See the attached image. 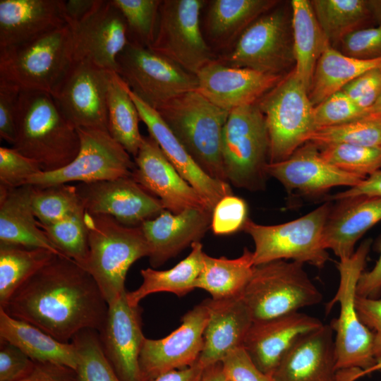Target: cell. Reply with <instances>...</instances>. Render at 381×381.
Returning <instances> with one entry per match:
<instances>
[{"mask_svg": "<svg viewBox=\"0 0 381 381\" xmlns=\"http://www.w3.org/2000/svg\"><path fill=\"white\" fill-rule=\"evenodd\" d=\"M1 308L70 343L82 330L102 329L108 303L85 269L64 255H54Z\"/></svg>", "mask_w": 381, "mask_h": 381, "instance_id": "1", "label": "cell"}, {"mask_svg": "<svg viewBox=\"0 0 381 381\" xmlns=\"http://www.w3.org/2000/svg\"><path fill=\"white\" fill-rule=\"evenodd\" d=\"M12 147L36 161L42 171L68 165L80 149L77 128L61 112L50 93L20 91Z\"/></svg>", "mask_w": 381, "mask_h": 381, "instance_id": "2", "label": "cell"}, {"mask_svg": "<svg viewBox=\"0 0 381 381\" xmlns=\"http://www.w3.org/2000/svg\"><path fill=\"white\" fill-rule=\"evenodd\" d=\"M88 231V253L83 265L93 277L107 303L126 291L131 266L148 257L149 247L140 226H127L104 214L85 212Z\"/></svg>", "mask_w": 381, "mask_h": 381, "instance_id": "3", "label": "cell"}, {"mask_svg": "<svg viewBox=\"0 0 381 381\" xmlns=\"http://www.w3.org/2000/svg\"><path fill=\"white\" fill-rule=\"evenodd\" d=\"M200 168L211 177L227 182L222 157V135L230 111L193 90L156 109Z\"/></svg>", "mask_w": 381, "mask_h": 381, "instance_id": "4", "label": "cell"}, {"mask_svg": "<svg viewBox=\"0 0 381 381\" xmlns=\"http://www.w3.org/2000/svg\"><path fill=\"white\" fill-rule=\"evenodd\" d=\"M222 157L229 184L250 191L265 190L270 141L257 104L231 110L222 135Z\"/></svg>", "mask_w": 381, "mask_h": 381, "instance_id": "5", "label": "cell"}, {"mask_svg": "<svg viewBox=\"0 0 381 381\" xmlns=\"http://www.w3.org/2000/svg\"><path fill=\"white\" fill-rule=\"evenodd\" d=\"M73 61L67 24L26 43L0 49V81L20 91L50 93Z\"/></svg>", "mask_w": 381, "mask_h": 381, "instance_id": "6", "label": "cell"}, {"mask_svg": "<svg viewBox=\"0 0 381 381\" xmlns=\"http://www.w3.org/2000/svg\"><path fill=\"white\" fill-rule=\"evenodd\" d=\"M372 240L363 241L353 254L341 259L337 264L339 284L332 299L326 305V312L339 303L338 318L332 320L334 332L336 370L370 368L376 361L373 353V334L361 322L356 308V288L364 272Z\"/></svg>", "mask_w": 381, "mask_h": 381, "instance_id": "7", "label": "cell"}, {"mask_svg": "<svg viewBox=\"0 0 381 381\" xmlns=\"http://www.w3.org/2000/svg\"><path fill=\"white\" fill-rule=\"evenodd\" d=\"M332 206L328 200L301 217L276 225L257 224L248 218L242 230L254 242V265L291 260L322 268L329 260L323 232Z\"/></svg>", "mask_w": 381, "mask_h": 381, "instance_id": "8", "label": "cell"}, {"mask_svg": "<svg viewBox=\"0 0 381 381\" xmlns=\"http://www.w3.org/2000/svg\"><path fill=\"white\" fill-rule=\"evenodd\" d=\"M242 298L253 321L274 318L317 305L322 294L303 264L279 260L255 265Z\"/></svg>", "mask_w": 381, "mask_h": 381, "instance_id": "9", "label": "cell"}, {"mask_svg": "<svg viewBox=\"0 0 381 381\" xmlns=\"http://www.w3.org/2000/svg\"><path fill=\"white\" fill-rule=\"evenodd\" d=\"M256 104L266 121L269 163L289 158L310 140L316 130L314 106L294 69Z\"/></svg>", "mask_w": 381, "mask_h": 381, "instance_id": "10", "label": "cell"}, {"mask_svg": "<svg viewBox=\"0 0 381 381\" xmlns=\"http://www.w3.org/2000/svg\"><path fill=\"white\" fill-rule=\"evenodd\" d=\"M116 73L135 95L155 109L175 97L198 89L195 75L132 41L119 54Z\"/></svg>", "mask_w": 381, "mask_h": 381, "instance_id": "11", "label": "cell"}, {"mask_svg": "<svg viewBox=\"0 0 381 381\" xmlns=\"http://www.w3.org/2000/svg\"><path fill=\"white\" fill-rule=\"evenodd\" d=\"M77 131L80 149L75 159L62 169L33 175L26 185L88 183L132 176L135 162L107 131L86 128H77Z\"/></svg>", "mask_w": 381, "mask_h": 381, "instance_id": "12", "label": "cell"}, {"mask_svg": "<svg viewBox=\"0 0 381 381\" xmlns=\"http://www.w3.org/2000/svg\"><path fill=\"white\" fill-rule=\"evenodd\" d=\"M202 0H164L154 42L148 47L196 75L213 61L200 28Z\"/></svg>", "mask_w": 381, "mask_h": 381, "instance_id": "13", "label": "cell"}, {"mask_svg": "<svg viewBox=\"0 0 381 381\" xmlns=\"http://www.w3.org/2000/svg\"><path fill=\"white\" fill-rule=\"evenodd\" d=\"M113 72L86 60H73L53 89L56 106L76 128L108 131L107 92Z\"/></svg>", "mask_w": 381, "mask_h": 381, "instance_id": "14", "label": "cell"}, {"mask_svg": "<svg viewBox=\"0 0 381 381\" xmlns=\"http://www.w3.org/2000/svg\"><path fill=\"white\" fill-rule=\"evenodd\" d=\"M225 61L231 66L282 75L295 64L293 40L284 13L275 10L258 18L238 37Z\"/></svg>", "mask_w": 381, "mask_h": 381, "instance_id": "15", "label": "cell"}, {"mask_svg": "<svg viewBox=\"0 0 381 381\" xmlns=\"http://www.w3.org/2000/svg\"><path fill=\"white\" fill-rule=\"evenodd\" d=\"M208 317L205 299L184 314L181 325L167 337L159 339L145 338L139 358L143 381H150L164 373L195 363L202 349Z\"/></svg>", "mask_w": 381, "mask_h": 381, "instance_id": "16", "label": "cell"}, {"mask_svg": "<svg viewBox=\"0 0 381 381\" xmlns=\"http://www.w3.org/2000/svg\"><path fill=\"white\" fill-rule=\"evenodd\" d=\"M69 26L73 60H86L116 72L117 57L130 40L123 16L112 0H96L83 18Z\"/></svg>", "mask_w": 381, "mask_h": 381, "instance_id": "17", "label": "cell"}, {"mask_svg": "<svg viewBox=\"0 0 381 381\" xmlns=\"http://www.w3.org/2000/svg\"><path fill=\"white\" fill-rule=\"evenodd\" d=\"M85 212L108 215L127 226H140L164 207L132 176L76 185Z\"/></svg>", "mask_w": 381, "mask_h": 381, "instance_id": "18", "label": "cell"}, {"mask_svg": "<svg viewBox=\"0 0 381 381\" xmlns=\"http://www.w3.org/2000/svg\"><path fill=\"white\" fill-rule=\"evenodd\" d=\"M132 177L157 198L165 210L180 213L198 209L212 213L199 193L180 175L150 136H143Z\"/></svg>", "mask_w": 381, "mask_h": 381, "instance_id": "19", "label": "cell"}, {"mask_svg": "<svg viewBox=\"0 0 381 381\" xmlns=\"http://www.w3.org/2000/svg\"><path fill=\"white\" fill-rule=\"evenodd\" d=\"M126 291L108 305L105 322L98 332L102 350L121 381H143L139 365L145 337L139 306L129 303Z\"/></svg>", "mask_w": 381, "mask_h": 381, "instance_id": "20", "label": "cell"}, {"mask_svg": "<svg viewBox=\"0 0 381 381\" xmlns=\"http://www.w3.org/2000/svg\"><path fill=\"white\" fill-rule=\"evenodd\" d=\"M268 176L278 180L288 192L316 196L337 186L353 187L366 177L350 174L325 160L318 147L308 142L286 159L269 163Z\"/></svg>", "mask_w": 381, "mask_h": 381, "instance_id": "21", "label": "cell"}, {"mask_svg": "<svg viewBox=\"0 0 381 381\" xmlns=\"http://www.w3.org/2000/svg\"><path fill=\"white\" fill-rule=\"evenodd\" d=\"M198 89L217 107L231 110L256 104L282 78L213 60L196 74Z\"/></svg>", "mask_w": 381, "mask_h": 381, "instance_id": "22", "label": "cell"}, {"mask_svg": "<svg viewBox=\"0 0 381 381\" xmlns=\"http://www.w3.org/2000/svg\"><path fill=\"white\" fill-rule=\"evenodd\" d=\"M131 97L138 109L140 120L152 137L180 175L199 193L213 211L224 197L232 195L230 184L205 173L175 136L159 112L135 95L128 86Z\"/></svg>", "mask_w": 381, "mask_h": 381, "instance_id": "23", "label": "cell"}, {"mask_svg": "<svg viewBox=\"0 0 381 381\" xmlns=\"http://www.w3.org/2000/svg\"><path fill=\"white\" fill-rule=\"evenodd\" d=\"M334 332L330 325L298 337L280 360L274 381H335Z\"/></svg>", "mask_w": 381, "mask_h": 381, "instance_id": "24", "label": "cell"}, {"mask_svg": "<svg viewBox=\"0 0 381 381\" xmlns=\"http://www.w3.org/2000/svg\"><path fill=\"white\" fill-rule=\"evenodd\" d=\"M317 318L298 311L272 319L253 321L243 348L253 363L272 375L280 360L299 336L319 328Z\"/></svg>", "mask_w": 381, "mask_h": 381, "instance_id": "25", "label": "cell"}, {"mask_svg": "<svg viewBox=\"0 0 381 381\" xmlns=\"http://www.w3.org/2000/svg\"><path fill=\"white\" fill-rule=\"evenodd\" d=\"M212 212L188 209L174 214L167 210L140 226L149 247L150 265L158 267L194 242L211 226Z\"/></svg>", "mask_w": 381, "mask_h": 381, "instance_id": "26", "label": "cell"}, {"mask_svg": "<svg viewBox=\"0 0 381 381\" xmlns=\"http://www.w3.org/2000/svg\"><path fill=\"white\" fill-rule=\"evenodd\" d=\"M67 24L65 1L1 0L0 49L26 43Z\"/></svg>", "mask_w": 381, "mask_h": 381, "instance_id": "27", "label": "cell"}, {"mask_svg": "<svg viewBox=\"0 0 381 381\" xmlns=\"http://www.w3.org/2000/svg\"><path fill=\"white\" fill-rule=\"evenodd\" d=\"M207 301L209 317L202 349L198 360L203 368L222 362L233 351L243 347L253 322L242 296Z\"/></svg>", "mask_w": 381, "mask_h": 381, "instance_id": "28", "label": "cell"}, {"mask_svg": "<svg viewBox=\"0 0 381 381\" xmlns=\"http://www.w3.org/2000/svg\"><path fill=\"white\" fill-rule=\"evenodd\" d=\"M327 217L324 244L339 258L351 257L356 242L381 220V197L353 196L337 200Z\"/></svg>", "mask_w": 381, "mask_h": 381, "instance_id": "29", "label": "cell"}, {"mask_svg": "<svg viewBox=\"0 0 381 381\" xmlns=\"http://www.w3.org/2000/svg\"><path fill=\"white\" fill-rule=\"evenodd\" d=\"M32 190L31 185H0V244L44 248L64 255L40 226L32 207Z\"/></svg>", "mask_w": 381, "mask_h": 381, "instance_id": "30", "label": "cell"}, {"mask_svg": "<svg viewBox=\"0 0 381 381\" xmlns=\"http://www.w3.org/2000/svg\"><path fill=\"white\" fill-rule=\"evenodd\" d=\"M0 339L22 350L35 362H49L76 370L75 344L64 343L27 322L16 319L0 308Z\"/></svg>", "mask_w": 381, "mask_h": 381, "instance_id": "31", "label": "cell"}, {"mask_svg": "<svg viewBox=\"0 0 381 381\" xmlns=\"http://www.w3.org/2000/svg\"><path fill=\"white\" fill-rule=\"evenodd\" d=\"M291 5L294 71L309 92L317 62L330 42L317 20L310 1L293 0Z\"/></svg>", "mask_w": 381, "mask_h": 381, "instance_id": "32", "label": "cell"}, {"mask_svg": "<svg viewBox=\"0 0 381 381\" xmlns=\"http://www.w3.org/2000/svg\"><path fill=\"white\" fill-rule=\"evenodd\" d=\"M190 248L188 256L170 269L141 270L142 284L135 290L126 292L129 303L138 306L144 298L155 293L169 292L181 297L194 290L202 269L205 252L200 241L194 242Z\"/></svg>", "mask_w": 381, "mask_h": 381, "instance_id": "33", "label": "cell"}, {"mask_svg": "<svg viewBox=\"0 0 381 381\" xmlns=\"http://www.w3.org/2000/svg\"><path fill=\"white\" fill-rule=\"evenodd\" d=\"M253 253L245 248L234 259L214 258L205 253L203 266L195 282V289L207 291L213 300L242 296L254 270Z\"/></svg>", "mask_w": 381, "mask_h": 381, "instance_id": "34", "label": "cell"}, {"mask_svg": "<svg viewBox=\"0 0 381 381\" xmlns=\"http://www.w3.org/2000/svg\"><path fill=\"white\" fill-rule=\"evenodd\" d=\"M381 66V57L358 59L337 51L329 44L318 59L308 95L315 107L365 72Z\"/></svg>", "mask_w": 381, "mask_h": 381, "instance_id": "35", "label": "cell"}, {"mask_svg": "<svg viewBox=\"0 0 381 381\" xmlns=\"http://www.w3.org/2000/svg\"><path fill=\"white\" fill-rule=\"evenodd\" d=\"M276 4L274 0L211 1L207 20L210 37L221 45L230 43Z\"/></svg>", "mask_w": 381, "mask_h": 381, "instance_id": "36", "label": "cell"}, {"mask_svg": "<svg viewBox=\"0 0 381 381\" xmlns=\"http://www.w3.org/2000/svg\"><path fill=\"white\" fill-rule=\"evenodd\" d=\"M107 107L108 132L135 157L143 138L139 130L141 120L128 85L116 72L112 73L109 81Z\"/></svg>", "mask_w": 381, "mask_h": 381, "instance_id": "37", "label": "cell"}, {"mask_svg": "<svg viewBox=\"0 0 381 381\" xmlns=\"http://www.w3.org/2000/svg\"><path fill=\"white\" fill-rule=\"evenodd\" d=\"M54 255L44 248L0 244V308Z\"/></svg>", "mask_w": 381, "mask_h": 381, "instance_id": "38", "label": "cell"}, {"mask_svg": "<svg viewBox=\"0 0 381 381\" xmlns=\"http://www.w3.org/2000/svg\"><path fill=\"white\" fill-rule=\"evenodd\" d=\"M317 20L329 41L341 40L373 16L370 1L314 0Z\"/></svg>", "mask_w": 381, "mask_h": 381, "instance_id": "39", "label": "cell"}, {"mask_svg": "<svg viewBox=\"0 0 381 381\" xmlns=\"http://www.w3.org/2000/svg\"><path fill=\"white\" fill-rule=\"evenodd\" d=\"M31 202L34 214L42 224L54 223L85 211L76 185L69 183L32 186Z\"/></svg>", "mask_w": 381, "mask_h": 381, "instance_id": "40", "label": "cell"}, {"mask_svg": "<svg viewBox=\"0 0 381 381\" xmlns=\"http://www.w3.org/2000/svg\"><path fill=\"white\" fill-rule=\"evenodd\" d=\"M71 341L78 354L76 371L80 381H121L102 350L97 331L82 330Z\"/></svg>", "mask_w": 381, "mask_h": 381, "instance_id": "41", "label": "cell"}, {"mask_svg": "<svg viewBox=\"0 0 381 381\" xmlns=\"http://www.w3.org/2000/svg\"><path fill=\"white\" fill-rule=\"evenodd\" d=\"M318 148L325 160L341 171L367 177L381 170V147L336 143Z\"/></svg>", "mask_w": 381, "mask_h": 381, "instance_id": "42", "label": "cell"}, {"mask_svg": "<svg viewBox=\"0 0 381 381\" xmlns=\"http://www.w3.org/2000/svg\"><path fill=\"white\" fill-rule=\"evenodd\" d=\"M85 212L76 213L49 224L39 222L40 226L61 253L81 266L87 258L89 249Z\"/></svg>", "mask_w": 381, "mask_h": 381, "instance_id": "43", "label": "cell"}, {"mask_svg": "<svg viewBox=\"0 0 381 381\" xmlns=\"http://www.w3.org/2000/svg\"><path fill=\"white\" fill-rule=\"evenodd\" d=\"M308 142L318 147L336 143L381 147V119L362 118L339 126L318 128Z\"/></svg>", "mask_w": 381, "mask_h": 381, "instance_id": "44", "label": "cell"}, {"mask_svg": "<svg viewBox=\"0 0 381 381\" xmlns=\"http://www.w3.org/2000/svg\"><path fill=\"white\" fill-rule=\"evenodd\" d=\"M125 20L129 40L149 47L155 40L160 0H112Z\"/></svg>", "mask_w": 381, "mask_h": 381, "instance_id": "45", "label": "cell"}, {"mask_svg": "<svg viewBox=\"0 0 381 381\" xmlns=\"http://www.w3.org/2000/svg\"><path fill=\"white\" fill-rule=\"evenodd\" d=\"M316 129L349 123L364 116L359 107L344 91L339 90L314 107Z\"/></svg>", "mask_w": 381, "mask_h": 381, "instance_id": "46", "label": "cell"}, {"mask_svg": "<svg viewBox=\"0 0 381 381\" xmlns=\"http://www.w3.org/2000/svg\"><path fill=\"white\" fill-rule=\"evenodd\" d=\"M42 171L35 160L11 147H0V185L17 188L26 185L33 175Z\"/></svg>", "mask_w": 381, "mask_h": 381, "instance_id": "47", "label": "cell"}, {"mask_svg": "<svg viewBox=\"0 0 381 381\" xmlns=\"http://www.w3.org/2000/svg\"><path fill=\"white\" fill-rule=\"evenodd\" d=\"M248 219L246 202L233 194L229 195L214 207L211 228L216 235H228L242 230Z\"/></svg>", "mask_w": 381, "mask_h": 381, "instance_id": "48", "label": "cell"}, {"mask_svg": "<svg viewBox=\"0 0 381 381\" xmlns=\"http://www.w3.org/2000/svg\"><path fill=\"white\" fill-rule=\"evenodd\" d=\"M342 53L363 60L381 57V20L377 27L359 28L341 40Z\"/></svg>", "mask_w": 381, "mask_h": 381, "instance_id": "49", "label": "cell"}, {"mask_svg": "<svg viewBox=\"0 0 381 381\" xmlns=\"http://www.w3.org/2000/svg\"><path fill=\"white\" fill-rule=\"evenodd\" d=\"M35 361L15 345L0 339V381H20L32 371Z\"/></svg>", "mask_w": 381, "mask_h": 381, "instance_id": "50", "label": "cell"}, {"mask_svg": "<svg viewBox=\"0 0 381 381\" xmlns=\"http://www.w3.org/2000/svg\"><path fill=\"white\" fill-rule=\"evenodd\" d=\"M341 90L365 112L381 94V66L365 72Z\"/></svg>", "mask_w": 381, "mask_h": 381, "instance_id": "51", "label": "cell"}, {"mask_svg": "<svg viewBox=\"0 0 381 381\" xmlns=\"http://www.w3.org/2000/svg\"><path fill=\"white\" fill-rule=\"evenodd\" d=\"M221 363L230 381H274L253 363L243 347L233 351Z\"/></svg>", "mask_w": 381, "mask_h": 381, "instance_id": "52", "label": "cell"}, {"mask_svg": "<svg viewBox=\"0 0 381 381\" xmlns=\"http://www.w3.org/2000/svg\"><path fill=\"white\" fill-rule=\"evenodd\" d=\"M20 90L0 81V137L13 145L16 138V121Z\"/></svg>", "mask_w": 381, "mask_h": 381, "instance_id": "53", "label": "cell"}, {"mask_svg": "<svg viewBox=\"0 0 381 381\" xmlns=\"http://www.w3.org/2000/svg\"><path fill=\"white\" fill-rule=\"evenodd\" d=\"M356 308L361 322L373 334V353L381 356V298L356 296Z\"/></svg>", "mask_w": 381, "mask_h": 381, "instance_id": "54", "label": "cell"}, {"mask_svg": "<svg viewBox=\"0 0 381 381\" xmlns=\"http://www.w3.org/2000/svg\"><path fill=\"white\" fill-rule=\"evenodd\" d=\"M20 381H80L76 370L49 362H35L32 371Z\"/></svg>", "mask_w": 381, "mask_h": 381, "instance_id": "55", "label": "cell"}, {"mask_svg": "<svg viewBox=\"0 0 381 381\" xmlns=\"http://www.w3.org/2000/svg\"><path fill=\"white\" fill-rule=\"evenodd\" d=\"M356 295L369 298H378L381 295V246L380 255L374 267L368 272H363L361 275Z\"/></svg>", "mask_w": 381, "mask_h": 381, "instance_id": "56", "label": "cell"}, {"mask_svg": "<svg viewBox=\"0 0 381 381\" xmlns=\"http://www.w3.org/2000/svg\"><path fill=\"white\" fill-rule=\"evenodd\" d=\"M360 195L381 197V170L367 176L358 185L351 187L345 191L333 195L329 200H337Z\"/></svg>", "mask_w": 381, "mask_h": 381, "instance_id": "57", "label": "cell"}, {"mask_svg": "<svg viewBox=\"0 0 381 381\" xmlns=\"http://www.w3.org/2000/svg\"><path fill=\"white\" fill-rule=\"evenodd\" d=\"M204 369L197 361L190 366L164 373L150 381H202Z\"/></svg>", "mask_w": 381, "mask_h": 381, "instance_id": "58", "label": "cell"}, {"mask_svg": "<svg viewBox=\"0 0 381 381\" xmlns=\"http://www.w3.org/2000/svg\"><path fill=\"white\" fill-rule=\"evenodd\" d=\"M96 0L65 1V12L68 25H73L83 18L93 8Z\"/></svg>", "mask_w": 381, "mask_h": 381, "instance_id": "59", "label": "cell"}, {"mask_svg": "<svg viewBox=\"0 0 381 381\" xmlns=\"http://www.w3.org/2000/svg\"><path fill=\"white\" fill-rule=\"evenodd\" d=\"M202 381H230L225 375L222 363L205 368Z\"/></svg>", "mask_w": 381, "mask_h": 381, "instance_id": "60", "label": "cell"}, {"mask_svg": "<svg viewBox=\"0 0 381 381\" xmlns=\"http://www.w3.org/2000/svg\"><path fill=\"white\" fill-rule=\"evenodd\" d=\"M363 118L381 119V94L373 105L365 111Z\"/></svg>", "mask_w": 381, "mask_h": 381, "instance_id": "61", "label": "cell"}, {"mask_svg": "<svg viewBox=\"0 0 381 381\" xmlns=\"http://www.w3.org/2000/svg\"><path fill=\"white\" fill-rule=\"evenodd\" d=\"M381 370V356L376 358V361L374 363L373 365H372L370 368L364 370H360L355 377V380H357L358 379L361 378L362 377L371 374L374 372Z\"/></svg>", "mask_w": 381, "mask_h": 381, "instance_id": "62", "label": "cell"}]
</instances>
